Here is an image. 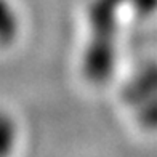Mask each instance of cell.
<instances>
[{
    "label": "cell",
    "instance_id": "6da1fadb",
    "mask_svg": "<svg viewBox=\"0 0 157 157\" xmlns=\"http://www.w3.org/2000/svg\"><path fill=\"white\" fill-rule=\"evenodd\" d=\"M19 31L16 10L8 0H0V47L13 44Z\"/></svg>",
    "mask_w": 157,
    "mask_h": 157
},
{
    "label": "cell",
    "instance_id": "7a4b0ae2",
    "mask_svg": "<svg viewBox=\"0 0 157 157\" xmlns=\"http://www.w3.org/2000/svg\"><path fill=\"white\" fill-rule=\"evenodd\" d=\"M16 127L10 116L0 114V157H6L15 147Z\"/></svg>",
    "mask_w": 157,
    "mask_h": 157
}]
</instances>
